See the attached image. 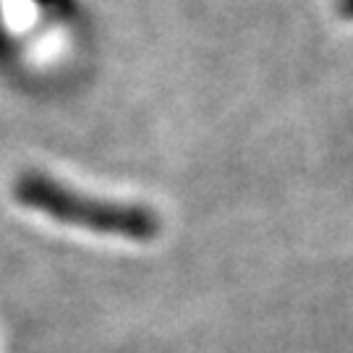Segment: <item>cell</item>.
Instances as JSON below:
<instances>
[{
	"label": "cell",
	"mask_w": 353,
	"mask_h": 353,
	"mask_svg": "<svg viewBox=\"0 0 353 353\" xmlns=\"http://www.w3.org/2000/svg\"><path fill=\"white\" fill-rule=\"evenodd\" d=\"M338 11L345 19H353V0H338Z\"/></svg>",
	"instance_id": "7a4b0ae2"
},
{
	"label": "cell",
	"mask_w": 353,
	"mask_h": 353,
	"mask_svg": "<svg viewBox=\"0 0 353 353\" xmlns=\"http://www.w3.org/2000/svg\"><path fill=\"white\" fill-rule=\"evenodd\" d=\"M16 196L39 212L50 214L58 223L87 228L94 233H110V236L115 233V236L137 241H144L157 233V220L147 210L87 199L84 194L65 189L37 173H29L16 183Z\"/></svg>",
	"instance_id": "6da1fadb"
}]
</instances>
